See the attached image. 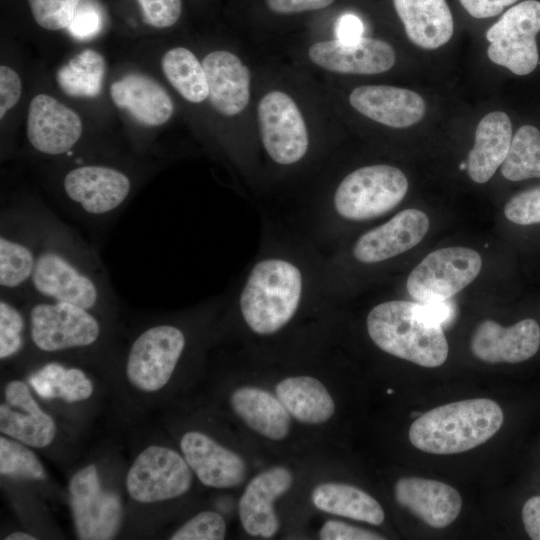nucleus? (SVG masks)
Masks as SVG:
<instances>
[{"instance_id":"nucleus-1","label":"nucleus","mask_w":540,"mask_h":540,"mask_svg":"<svg viewBox=\"0 0 540 540\" xmlns=\"http://www.w3.org/2000/svg\"><path fill=\"white\" fill-rule=\"evenodd\" d=\"M40 245L27 296L94 311L113 296L97 256L49 212H39Z\"/></svg>"},{"instance_id":"nucleus-2","label":"nucleus","mask_w":540,"mask_h":540,"mask_svg":"<svg viewBox=\"0 0 540 540\" xmlns=\"http://www.w3.org/2000/svg\"><path fill=\"white\" fill-rule=\"evenodd\" d=\"M367 331L384 352L419 366H441L448 357L442 326L422 303L393 300L378 304L368 314Z\"/></svg>"},{"instance_id":"nucleus-3","label":"nucleus","mask_w":540,"mask_h":540,"mask_svg":"<svg viewBox=\"0 0 540 540\" xmlns=\"http://www.w3.org/2000/svg\"><path fill=\"white\" fill-rule=\"evenodd\" d=\"M503 420L501 407L491 399L461 400L420 415L409 429V440L431 454L462 453L493 437Z\"/></svg>"},{"instance_id":"nucleus-4","label":"nucleus","mask_w":540,"mask_h":540,"mask_svg":"<svg viewBox=\"0 0 540 540\" xmlns=\"http://www.w3.org/2000/svg\"><path fill=\"white\" fill-rule=\"evenodd\" d=\"M302 296L299 268L281 258H266L250 271L239 305L249 328L269 335L284 327L295 315Z\"/></svg>"},{"instance_id":"nucleus-5","label":"nucleus","mask_w":540,"mask_h":540,"mask_svg":"<svg viewBox=\"0 0 540 540\" xmlns=\"http://www.w3.org/2000/svg\"><path fill=\"white\" fill-rule=\"evenodd\" d=\"M405 174L390 165H370L348 174L334 194L336 212L348 220H368L395 208L405 197Z\"/></svg>"},{"instance_id":"nucleus-6","label":"nucleus","mask_w":540,"mask_h":540,"mask_svg":"<svg viewBox=\"0 0 540 540\" xmlns=\"http://www.w3.org/2000/svg\"><path fill=\"white\" fill-rule=\"evenodd\" d=\"M27 312L31 340L45 352L88 347L101 333L93 311L72 303L35 298Z\"/></svg>"},{"instance_id":"nucleus-7","label":"nucleus","mask_w":540,"mask_h":540,"mask_svg":"<svg viewBox=\"0 0 540 540\" xmlns=\"http://www.w3.org/2000/svg\"><path fill=\"white\" fill-rule=\"evenodd\" d=\"M482 259L471 248L453 246L429 253L409 274L407 291L420 303L446 301L480 273Z\"/></svg>"},{"instance_id":"nucleus-8","label":"nucleus","mask_w":540,"mask_h":540,"mask_svg":"<svg viewBox=\"0 0 540 540\" xmlns=\"http://www.w3.org/2000/svg\"><path fill=\"white\" fill-rule=\"evenodd\" d=\"M540 31V2L526 0L508 9L486 33L489 59L523 76L539 61L536 36Z\"/></svg>"},{"instance_id":"nucleus-9","label":"nucleus","mask_w":540,"mask_h":540,"mask_svg":"<svg viewBox=\"0 0 540 540\" xmlns=\"http://www.w3.org/2000/svg\"><path fill=\"white\" fill-rule=\"evenodd\" d=\"M40 245L39 212H2L1 294L27 296Z\"/></svg>"},{"instance_id":"nucleus-10","label":"nucleus","mask_w":540,"mask_h":540,"mask_svg":"<svg viewBox=\"0 0 540 540\" xmlns=\"http://www.w3.org/2000/svg\"><path fill=\"white\" fill-rule=\"evenodd\" d=\"M183 331L170 324H160L143 331L132 343L126 363L131 384L140 390L161 389L172 376L183 353Z\"/></svg>"},{"instance_id":"nucleus-11","label":"nucleus","mask_w":540,"mask_h":540,"mask_svg":"<svg viewBox=\"0 0 540 540\" xmlns=\"http://www.w3.org/2000/svg\"><path fill=\"white\" fill-rule=\"evenodd\" d=\"M191 468L176 451L149 446L135 459L126 478L129 495L141 503L179 497L192 482Z\"/></svg>"},{"instance_id":"nucleus-12","label":"nucleus","mask_w":540,"mask_h":540,"mask_svg":"<svg viewBox=\"0 0 540 540\" xmlns=\"http://www.w3.org/2000/svg\"><path fill=\"white\" fill-rule=\"evenodd\" d=\"M69 494L79 539L107 540L116 535L122 521L121 500L118 494L102 489L94 465L73 475Z\"/></svg>"},{"instance_id":"nucleus-13","label":"nucleus","mask_w":540,"mask_h":540,"mask_svg":"<svg viewBox=\"0 0 540 540\" xmlns=\"http://www.w3.org/2000/svg\"><path fill=\"white\" fill-rule=\"evenodd\" d=\"M130 178L122 171L104 165H83L68 171L63 179L66 198L77 214L88 218H106L128 199Z\"/></svg>"},{"instance_id":"nucleus-14","label":"nucleus","mask_w":540,"mask_h":540,"mask_svg":"<svg viewBox=\"0 0 540 540\" xmlns=\"http://www.w3.org/2000/svg\"><path fill=\"white\" fill-rule=\"evenodd\" d=\"M258 122L264 148L273 161L289 165L306 154L307 128L288 94L272 91L264 95L258 104Z\"/></svg>"},{"instance_id":"nucleus-15","label":"nucleus","mask_w":540,"mask_h":540,"mask_svg":"<svg viewBox=\"0 0 540 540\" xmlns=\"http://www.w3.org/2000/svg\"><path fill=\"white\" fill-rule=\"evenodd\" d=\"M27 138L32 147L46 155L67 153L82 134V121L69 107L47 94H38L30 102Z\"/></svg>"},{"instance_id":"nucleus-16","label":"nucleus","mask_w":540,"mask_h":540,"mask_svg":"<svg viewBox=\"0 0 540 540\" xmlns=\"http://www.w3.org/2000/svg\"><path fill=\"white\" fill-rule=\"evenodd\" d=\"M308 54L312 62L326 70L362 75L386 72L396 59L389 43L366 37L350 42L337 39L318 42L309 48Z\"/></svg>"},{"instance_id":"nucleus-17","label":"nucleus","mask_w":540,"mask_h":540,"mask_svg":"<svg viewBox=\"0 0 540 540\" xmlns=\"http://www.w3.org/2000/svg\"><path fill=\"white\" fill-rule=\"evenodd\" d=\"M428 229L429 218L424 212L405 209L360 236L353 246V255L366 264L385 261L415 247Z\"/></svg>"},{"instance_id":"nucleus-18","label":"nucleus","mask_w":540,"mask_h":540,"mask_svg":"<svg viewBox=\"0 0 540 540\" xmlns=\"http://www.w3.org/2000/svg\"><path fill=\"white\" fill-rule=\"evenodd\" d=\"M540 347V327L534 319H523L504 327L482 321L470 343L472 353L487 363H519L534 356Z\"/></svg>"},{"instance_id":"nucleus-19","label":"nucleus","mask_w":540,"mask_h":540,"mask_svg":"<svg viewBox=\"0 0 540 540\" xmlns=\"http://www.w3.org/2000/svg\"><path fill=\"white\" fill-rule=\"evenodd\" d=\"M292 483L291 472L282 466L263 471L249 482L238 505L242 526L248 534L270 538L277 533L279 522L274 502Z\"/></svg>"},{"instance_id":"nucleus-20","label":"nucleus","mask_w":540,"mask_h":540,"mask_svg":"<svg viewBox=\"0 0 540 540\" xmlns=\"http://www.w3.org/2000/svg\"><path fill=\"white\" fill-rule=\"evenodd\" d=\"M5 400L0 405V431L3 434L36 448L52 442L55 423L41 410L25 383L9 382L5 387Z\"/></svg>"},{"instance_id":"nucleus-21","label":"nucleus","mask_w":540,"mask_h":540,"mask_svg":"<svg viewBox=\"0 0 540 540\" xmlns=\"http://www.w3.org/2000/svg\"><path fill=\"white\" fill-rule=\"evenodd\" d=\"M397 503L433 528L450 525L459 515L462 498L452 486L432 479L404 477L394 486Z\"/></svg>"},{"instance_id":"nucleus-22","label":"nucleus","mask_w":540,"mask_h":540,"mask_svg":"<svg viewBox=\"0 0 540 540\" xmlns=\"http://www.w3.org/2000/svg\"><path fill=\"white\" fill-rule=\"evenodd\" d=\"M349 102L364 116L393 128L416 124L426 109L417 92L388 85L359 86L351 92Z\"/></svg>"},{"instance_id":"nucleus-23","label":"nucleus","mask_w":540,"mask_h":540,"mask_svg":"<svg viewBox=\"0 0 540 540\" xmlns=\"http://www.w3.org/2000/svg\"><path fill=\"white\" fill-rule=\"evenodd\" d=\"M180 447L186 462L206 486L235 487L246 476V465L239 455L201 432L185 433Z\"/></svg>"},{"instance_id":"nucleus-24","label":"nucleus","mask_w":540,"mask_h":540,"mask_svg":"<svg viewBox=\"0 0 540 540\" xmlns=\"http://www.w3.org/2000/svg\"><path fill=\"white\" fill-rule=\"evenodd\" d=\"M208 83V98L222 115L234 116L243 111L250 99V72L229 51L209 53L202 62Z\"/></svg>"},{"instance_id":"nucleus-25","label":"nucleus","mask_w":540,"mask_h":540,"mask_svg":"<svg viewBox=\"0 0 540 540\" xmlns=\"http://www.w3.org/2000/svg\"><path fill=\"white\" fill-rule=\"evenodd\" d=\"M114 104L127 110L141 125L156 127L172 116L174 105L166 90L153 78L129 73L110 87Z\"/></svg>"},{"instance_id":"nucleus-26","label":"nucleus","mask_w":540,"mask_h":540,"mask_svg":"<svg viewBox=\"0 0 540 540\" xmlns=\"http://www.w3.org/2000/svg\"><path fill=\"white\" fill-rule=\"evenodd\" d=\"M407 37L418 47L432 50L453 35L452 13L446 0H393Z\"/></svg>"},{"instance_id":"nucleus-27","label":"nucleus","mask_w":540,"mask_h":540,"mask_svg":"<svg viewBox=\"0 0 540 540\" xmlns=\"http://www.w3.org/2000/svg\"><path fill=\"white\" fill-rule=\"evenodd\" d=\"M512 141V125L501 111L485 115L477 125L475 142L469 151L467 171L476 183H485L506 159Z\"/></svg>"},{"instance_id":"nucleus-28","label":"nucleus","mask_w":540,"mask_h":540,"mask_svg":"<svg viewBox=\"0 0 540 540\" xmlns=\"http://www.w3.org/2000/svg\"><path fill=\"white\" fill-rule=\"evenodd\" d=\"M235 413L254 431L272 439H284L290 429V413L278 397L251 386L240 387L231 395Z\"/></svg>"},{"instance_id":"nucleus-29","label":"nucleus","mask_w":540,"mask_h":540,"mask_svg":"<svg viewBox=\"0 0 540 540\" xmlns=\"http://www.w3.org/2000/svg\"><path fill=\"white\" fill-rule=\"evenodd\" d=\"M275 392L290 415L302 423H323L335 411V404L325 386L310 376L285 378L276 385Z\"/></svg>"},{"instance_id":"nucleus-30","label":"nucleus","mask_w":540,"mask_h":540,"mask_svg":"<svg viewBox=\"0 0 540 540\" xmlns=\"http://www.w3.org/2000/svg\"><path fill=\"white\" fill-rule=\"evenodd\" d=\"M312 502L321 511L381 525L385 514L377 500L365 491L345 483L327 482L316 486Z\"/></svg>"},{"instance_id":"nucleus-31","label":"nucleus","mask_w":540,"mask_h":540,"mask_svg":"<svg viewBox=\"0 0 540 540\" xmlns=\"http://www.w3.org/2000/svg\"><path fill=\"white\" fill-rule=\"evenodd\" d=\"M106 71L103 56L85 49L61 66L56 74L59 88L72 97H96L100 94Z\"/></svg>"},{"instance_id":"nucleus-32","label":"nucleus","mask_w":540,"mask_h":540,"mask_svg":"<svg viewBox=\"0 0 540 540\" xmlns=\"http://www.w3.org/2000/svg\"><path fill=\"white\" fill-rule=\"evenodd\" d=\"M162 70L169 83L187 101L200 103L209 89L202 63L190 50L175 47L162 58Z\"/></svg>"},{"instance_id":"nucleus-33","label":"nucleus","mask_w":540,"mask_h":540,"mask_svg":"<svg viewBox=\"0 0 540 540\" xmlns=\"http://www.w3.org/2000/svg\"><path fill=\"white\" fill-rule=\"evenodd\" d=\"M29 382L40 397L61 398L69 403L87 399L93 391L91 381L82 370L67 369L55 362L44 365L32 374Z\"/></svg>"},{"instance_id":"nucleus-34","label":"nucleus","mask_w":540,"mask_h":540,"mask_svg":"<svg viewBox=\"0 0 540 540\" xmlns=\"http://www.w3.org/2000/svg\"><path fill=\"white\" fill-rule=\"evenodd\" d=\"M501 174L510 181L540 178V131L533 125L521 126L512 138Z\"/></svg>"},{"instance_id":"nucleus-35","label":"nucleus","mask_w":540,"mask_h":540,"mask_svg":"<svg viewBox=\"0 0 540 540\" xmlns=\"http://www.w3.org/2000/svg\"><path fill=\"white\" fill-rule=\"evenodd\" d=\"M0 472L2 475L43 479L44 469L36 455L22 444L0 437Z\"/></svg>"},{"instance_id":"nucleus-36","label":"nucleus","mask_w":540,"mask_h":540,"mask_svg":"<svg viewBox=\"0 0 540 540\" xmlns=\"http://www.w3.org/2000/svg\"><path fill=\"white\" fill-rule=\"evenodd\" d=\"M26 320L21 310L9 296L1 294L0 300V358L18 353L23 346Z\"/></svg>"},{"instance_id":"nucleus-37","label":"nucleus","mask_w":540,"mask_h":540,"mask_svg":"<svg viewBox=\"0 0 540 540\" xmlns=\"http://www.w3.org/2000/svg\"><path fill=\"white\" fill-rule=\"evenodd\" d=\"M34 20L47 30L70 25L80 0H28Z\"/></svg>"},{"instance_id":"nucleus-38","label":"nucleus","mask_w":540,"mask_h":540,"mask_svg":"<svg viewBox=\"0 0 540 540\" xmlns=\"http://www.w3.org/2000/svg\"><path fill=\"white\" fill-rule=\"evenodd\" d=\"M226 534L223 517L214 511H204L175 531L172 540H221Z\"/></svg>"},{"instance_id":"nucleus-39","label":"nucleus","mask_w":540,"mask_h":540,"mask_svg":"<svg viewBox=\"0 0 540 540\" xmlns=\"http://www.w3.org/2000/svg\"><path fill=\"white\" fill-rule=\"evenodd\" d=\"M506 218L518 225L540 223V186L522 191L506 203Z\"/></svg>"},{"instance_id":"nucleus-40","label":"nucleus","mask_w":540,"mask_h":540,"mask_svg":"<svg viewBox=\"0 0 540 540\" xmlns=\"http://www.w3.org/2000/svg\"><path fill=\"white\" fill-rule=\"evenodd\" d=\"M140 4L144 21L156 28L174 25L181 15V0H137Z\"/></svg>"},{"instance_id":"nucleus-41","label":"nucleus","mask_w":540,"mask_h":540,"mask_svg":"<svg viewBox=\"0 0 540 540\" xmlns=\"http://www.w3.org/2000/svg\"><path fill=\"white\" fill-rule=\"evenodd\" d=\"M102 27V15L98 7L90 2H80L68 26L70 34L79 40L96 36Z\"/></svg>"},{"instance_id":"nucleus-42","label":"nucleus","mask_w":540,"mask_h":540,"mask_svg":"<svg viewBox=\"0 0 540 540\" xmlns=\"http://www.w3.org/2000/svg\"><path fill=\"white\" fill-rule=\"evenodd\" d=\"M322 540H382V535L347 523L328 520L319 531Z\"/></svg>"},{"instance_id":"nucleus-43","label":"nucleus","mask_w":540,"mask_h":540,"mask_svg":"<svg viewBox=\"0 0 540 540\" xmlns=\"http://www.w3.org/2000/svg\"><path fill=\"white\" fill-rule=\"evenodd\" d=\"M22 84L19 75L12 68L0 67V118L13 108L20 99Z\"/></svg>"},{"instance_id":"nucleus-44","label":"nucleus","mask_w":540,"mask_h":540,"mask_svg":"<svg viewBox=\"0 0 540 540\" xmlns=\"http://www.w3.org/2000/svg\"><path fill=\"white\" fill-rule=\"evenodd\" d=\"M463 8L474 18L483 19L498 15L518 0H459Z\"/></svg>"},{"instance_id":"nucleus-45","label":"nucleus","mask_w":540,"mask_h":540,"mask_svg":"<svg viewBox=\"0 0 540 540\" xmlns=\"http://www.w3.org/2000/svg\"><path fill=\"white\" fill-rule=\"evenodd\" d=\"M268 7L275 13L293 14L318 10L329 6L334 0H266Z\"/></svg>"},{"instance_id":"nucleus-46","label":"nucleus","mask_w":540,"mask_h":540,"mask_svg":"<svg viewBox=\"0 0 540 540\" xmlns=\"http://www.w3.org/2000/svg\"><path fill=\"white\" fill-rule=\"evenodd\" d=\"M364 26L359 17L352 13L342 15L335 26L336 39L350 42L362 37Z\"/></svg>"},{"instance_id":"nucleus-47","label":"nucleus","mask_w":540,"mask_h":540,"mask_svg":"<svg viewBox=\"0 0 540 540\" xmlns=\"http://www.w3.org/2000/svg\"><path fill=\"white\" fill-rule=\"evenodd\" d=\"M522 521L528 536L540 540V495L529 498L522 508Z\"/></svg>"},{"instance_id":"nucleus-48","label":"nucleus","mask_w":540,"mask_h":540,"mask_svg":"<svg viewBox=\"0 0 540 540\" xmlns=\"http://www.w3.org/2000/svg\"><path fill=\"white\" fill-rule=\"evenodd\" d=\"M6 540H35L36 538L28 533L14 532L8 535Z\"/></svg>"},{"instance_id":"nucleus-49","label":"nucleus","mask_w":540,"mask_h":540,"mask_svg":"<svg viewBox=\"0 0 540 540\" xmlns=\"http://www.w3.org/2000/svg\"><path fill=\"white\" fill-rule=\"evenodd\" d=\"M391 393H393V390H390V389H389V390H388V394H391Z\"/></svg>"}]
</instances>
